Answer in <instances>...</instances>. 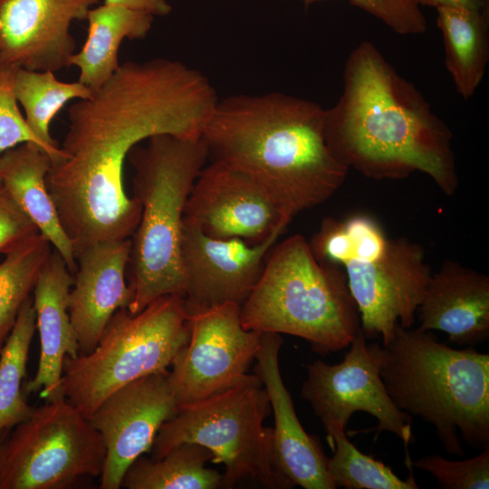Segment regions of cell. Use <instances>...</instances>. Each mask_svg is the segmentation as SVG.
Segmentation results:
<instances>
[{"instance_id":"obj_3","label":"cell","mask_w":489,"mask_h":489,"mask_svg":"<svg viewBox=\"0 0 489 489\" xmlns=\"http://www.w3.org/2000/svg\"><path fill=\"white\" fill-rule=\"evenodd\" d=\"M325 109L274 91L217 101L201 135L208 160L255 180L289 222L331 198L349 168L331 151Z\"/></svg>"},{"instance_id":"obj_14","label":"cell","mask_w":489,"mask_h":489,"mask_svg":"<svg viewBox=\"0 0 489 489\" xmlns=\"http://www.w3.org/2000/svg\"><path fill=\"white\" fill-rule=\"evenodd\" d=\"M177 408L168 369L120 387L99 405L88 419L106 448L101 489L121 487L127 469L151 449L159 427Z\"/></svg>"},{"instance_id":"obj_36","label":"cell","mask_w":489,"mask_h":489,"mask_svg":"<svg viewBox=\"0 0 489 489\" xmlns=\"http://www.w3.org/2000/svg\"><path fill=\"white\" fill-rule=\"evenodd\" d=\"M2 187L1 181H0V187Z\"/></svg>"},{"instance_id":"obj_15","label":"cell","mask_w":489,"mask_h":489,"mask_svg":"<svg viewBox=\"0 0 489 489\" xmlns=\"http://www.w3.org/2000/svg\"><path fill=\"white\" fill-rule=\"evenodd\" d=\"M282 234L276 232L260 244H250L239 238H212L184 225L181 257L187 305H242L258 283L268 253Z\"/></svg>"},{"instance_id":"obj_2","label":"cell","mask_w":489,"mask_h":489,"mask_svg":"<svg viewBox=\"0 0 489 489\" xmlns=\"http://www.w3.org/2000/svg\"><path fill=\"white\" fill-rule=\"evenodd\" d=\"M324 132L335 158L369 178L402 179L418 171L447 196L458 188L449 127L369 41L347 58L342 92L325 110Z\"/></svg>"},{"instance_id":"obj_6","label":"cell","mask_w":489,"mask_h":489,"mask_svg":"<svg viewBox=\"0 0 489 489\" xmlns=\"http://www.w3.org/2000/svg\"><path fill=\"white\" fill-rule=\"evenodd\" d=\"M240 316L246 330L302 338L322 356L348 347L360 330L344 270L319 261L298 234L271 248Z\"/></svg>"},{"instance_id":"obj_4","label":"cell","mask_w":489,"mask_h":489,"mask_svg":"<svg viewBox=\"0 0 489 489\" xmlns=\"http://www.w3.org/2000/svg\"><path fill=\"white\" fill-rule=\"evenodd\" d=\"M380 377L401 411L435 427L445 450L462 456V440L489 446V354L455 349L432 331L396 328L382 344Z\"/></svg>"},{"instance_id":"obj_33","label":"cell","mask_w":489,"mask_h":489,"mask_svg":"<svg viewBox=\"0 0 489 489\" xmlns=\"http://www.w3.org/2000/svg\"><path fill=\"white\" fill-rule=\"evenodd\" d=\"M106 5L125 6L155 15H166L171 11L167 0H104Z\"/></svg>"},{"instance_id":"obj_8","label":"cell","mask_w":489,"mask_h":489,"mask_svg":"<svg viewBox=\"0 0 489 489\" xmlns=\"http://www.w3.org/2000/svg\"><path fill=\"white\" fill-rule=\"evenodd\" d=\"M190 334L185 297L161 296L140 312L118 310L89 353L65 357L64 398L89 418L120 387L167 370Z\"/></svg>"},{"instance_id":"obj_29","label":"cell","mask_w":489,"mask_h":489,"mask_svg":"<svg viewBox=\"0 0 489 489\" xmlns=\"http://www.w3.org/2000/svg\"><path fill=\"white\" fill-rule=\"evenodd\" d=\"M411 465L432 475L443 489L489 488V446L464 460L431 455L412 460Z\"/></svg>"},{"instance_id":"obj_21","label":"cell","mask_w":489,"mask_h":489,"mask_svg":"<svg viewBox=\"0 0 489 489\" xmlns=\"http://www.w3.org/2000/svg\"><path fill=\"white\" fill-rule=\"evenodd\" d=\"M52 158L40 146L25 142L0 153L3 188L51 243L73 274L77 269L74 250L61 224L49 192L46 177Z\"/></svg>"},{"instance_id":"obj_1","label":"cell","mask_w":489,"mask_h":489,"mask_svg":"<svg viewBox=\"0 0 489 489\" xmlns=\"http://www.w3.org/2000/svg\"><path fill=\"white\" fill-rule=\"evenodd\" d=\"M217 101L201 72L156 58L125 62L91 97L70 106L64 157L52 163L46 183L75 256L136 230L141 206L123 177L129 151L158 134L201 138Z\"/></svg>"},{"instance_id":"obj_34","label":"cell","mask_w":489,"mask_h":489,"mask_svg":"<svg viewBox=\"0 0 489 489\" xmlns=\"http://www.w3.org/2000/svg\"><path fill=\"white\" fill-rule=\"evenodd\" d=\"M421 6L454 7L489 13V0H418Z\"/></svg>"},{"instance_id":"obj_19","label":"cell","mask_w":489,"mask_h":489,"mask_svg":"<svg viewBox=\"0 0 489 489\" xmlns=\"http://www.w3.org/2000/svg\"><path fill=\"white\" fill-rule=\"evenodd\" d=\"M416 317L418 329L441 331L458 346L484 342L489 337V277L445 260L432 273Z\"/></svg>"},{"instance_id":"obj_25","label":"cell","mask_w":489,"mask_h":489,"mask_svg":"<svg viewBox=\"0 0 489 489\" xmlns=\"http://www.w3.org/2000/svg\"><path fill=\"white\" fill-rule=\"evenodd\" d=\"M17 101L25 111V121L33 133L48 149L52 163L64 155L50 133V123L71 100L91 97L92 91L82 82L59 81L52 71H32L18 68L14 76Z\"/></svg>"},{"instance_id":"obj_35","label":"cell","mask_w":489,"mask_h":489,"mask_svg":"<svg viewBox=\"0 0 489 489\" xmlns=\"http://www.w3.org/2000/svg\"><path fill=\"white\" fill-rule=\"evenodd\" d=\"M10 432L11 431H5L0 434V477H1V473L3 469L6 440L8 438Z\"/></svg>"},{"instance_id":"obj_22","label":"cell","mask_w":489,"mask_h":489,"mask_svg":"<svg viewBox=\"0 0 489 489\" xmlns=\"http://www.w3.org/2000/svg\"><path fill=\"white\" fill-rule=\"evenodd\" d=\"M87 39L69 59L80 70L79 82L98 90L120 67L118 52L124 39H143L154 16L121 5L103 4L89 11Z\"/></svg>"},{"instance_id":"obj_20","label":"cell","mask_w":489,"mask_h":489,"mask_svg":"<svg viewBox=\"0 0 489 489\" xmlns=\"http://www.w3.org/2000/svg\"><path fill=\"white\" fill-rule=\"evenodd\" d=\"M73 283L62 255L54 249L42 269L33 292L40 358L34 377L23 386L26 394L37 393L46 401L63 398L62 365L65 357L80 353L68 312V296Z\"/></svg>"},{"instance_id":"obj_9","label":"cell","mask_w":489,"mask_h":489,"mask_svg":"<svg viewBox=\"0 0 489 489\" xmlns=\"http://www.w3.org/2000/svg\"><path fill=\"white\" fill-rule=\"evenodd\" d=\"M106 448L100 432L63 398L46 401L6 440L0 489H62L101 476Z\"/></svg>"},{"instance_id":"obj_16","label":"cell","mask_w":489,"mask_h":489,"mask_svg":"<svg viewBox=\"0 0 489 489\" xmlns=\"http://www.w3.org/2000/svg\"><path fill=\"white\" fill-rule=\"evenodd\" d=\"M100 0H0V61L26 70L69 66L75 41L70 27L87 19Z\"/></svg>"},{"instance_id":"obj_11","label":"cell","mask_w":489,"mask_h":489,"mask_svg":"<svg viewBox=\"0 0 489 489\" xmlns=\"http://www.w3.org/2000/svg\"><path fill=\"white\" fill-rule=\"evenodd\" d=\"M366 340L360 330L338 364L321 360L307 364L302 397L320 419L328 417L344 429L354 413L371 415L378 420L375 430L396 435L408 453L411 417L395 406L381 379L382 346Z\"/></svg>"},{"instance_id":"obj_26","label":"cell","mask_w":489,"mask_h":489,"mask_svg":"<svg viewBox=\"0 0 489 489\" xmlns=\"http://www.w3.org/2000/svg\"><path fill=\"white\" fill-rule=\"evenodd\" d=\"M52 244L40 232L10 247L0 262V351L33 292Z\"/></svg>"},{"instance_id":"obj_7","label":"cell","mask_w":489,"mask_h":489,"mask_svg":"<svg viewBox=\"0 0 489 489\" xmlns=\"http://www.w3.org/2000/svg\"><path fill=\"white\" fill-rule=\"evenodd\" d=\"M270 412L262 381L255 374H245L223 391L178 406L159 427L152 458L178 444L196 443L211 451L213 463L224 465L221 487L233 488L250 478L266 488H293L275 463L273 428L264 426Z\"/></svg>"},{"instance_id":"obj_12","label":"cell","mask_w":489,"mask_h":489,"mask_svg":"<svg viewBox=\"0 0 489 489\" xmlns=\"http://www.w3.org/2000/svg\"><path fill=\"white\" fill-rule=\"evenodd\" d=\"M366 339L387 344L396 328H412L432 275L421 244L408 238L388 239L384 254L371 261L343 265Z\"/></svg>"},{"instance_id":"obj_5","label":"cell","mask_w":489,"mask_h":489,"mask_svg":"<svg viewBox=\"0 0 489 489\" xmlns=\"http://www.w3.org/2000/svg\"><path fill=\"white\" fill-rule=\"evenodd\" d=\"M135 146L128 158L132 197L141 206L132 234L127 272L136 313L168 294L185 297L181 246L184 210L192 186L208 160L201 138L158 134Z\"/></svg>"},{"instance_id":"obj_32","label":"cell","mask_w":489,"mask_h":489,"mask_svg":"<svg viewBox=\"0 0 489 489\" xmlns=\"http://www.w3.org/2000/svg\"><path fill=\"white\" fill-rule=\"evenodd\" d=\"M28 216L0 187V253L4 254L19 241L38 233Z\"/></svg>"},{"instance_id":"obj_17","label":"cell","mask_w":489,"mask_h":489,"mask_svg":"<svg viewBox=\"0 0 489 489\" xmlns=\"http://www.w3.org/2000/svg\"><path fill=\"white\" fill-rule=\"evenodd\" d=\"M130 238L91 244L76 255L68 312L80 353L91 352L112 315L128 308L133 292L126 282Z\"/></svg>"},{"instance_id":"obj_13","label":"cell","mask_w":489,"mask_h":489,"mask_svg":"<svg viewBox=\"0 0 489 489\" xmlns=\"http://www.w3.org/2000/svg\"><path fill=\"white\" fill-rule=\"evenodd\" d=\"M289 224L255 180L216 161L202 168L184 210V225L212 238H239L250 244L283 232Z\"/></svg>"},{"instance_id":"obj_27","label":"cell","mask_w":489,"mask_h":489,"mask_svg":"<svg viewBox=\"0 0 489 489\" xmlns=\"http://www.w3.org/2000/svg\"><path fill=\"white\" fill-rule=\"evenodd\" d=\"M36 330L33 295L22 306L15 324L0 351V434L11 431L33 413L24 396L30 346Z\"/></svg>"},{"instance_id":"obj_24","label":"cell","mask_w":489,"mask_h":489,"mask_svg":"<svg viewBox=\"0 0 489 489\" xmlns=\"http://www.w3.org/2000/svg\"><path fill=\"white\" fill-rule=\"evenodd\" d=\"M211 451L196 443H181L160 458L138 457L127 469L121 486L128 489H216L222 474L206 467Z\"/></svg>"},{"instance_id":"obj_18","label":"cell","mask_w":489,"mask_h":489,"mask_svg":"<svg viewBox=\"0 0 489 489\" xmlns=\"http://www.w3.org/2000/svg\"><path fill=\"white\" fill-rule=\"evenodd\" d=\"M281 334L262 332L255 355L254 374L262 381L273 412V449L275 463L295 486L304 489H335L328 459L320 441L306 433L286 388L279 366Z\"/></svg>"},{"instance_id":"obj_28","label":"cell","mask_w":489,"mask_h":489,"mask_svg":"<svg viewBox=\"0 0 489 489\" xmlns=\"http://www.w3.org/2000/svg\"><path fill=\"white\" fill-rule=\"evenodd\" d=\"M333 455L328 459L330 475L337 487L346 489H417L411 463L404 480L384 463L360 452L348 438L345 429L331 419H321Z\"/></svg>"},{"instance_id":"obj_30","label":"cell","mask_w":489,"mask_h":489,"mask_svg":"<svg viewBox=\"0 0 489 489\" xmlns=\"http://www.w3.org/2000/svg\"><path fill=\"white\" fill-rule=\"evenodd\" d=\"M18 67L0 61V153L25 142L43 149L46 146L29 129L22 115L14 92V76Z\"/></svg>"},{"instance_id":"obj_10","label":"cell","mask_w":489,"mask_h":489,"mask_svg":"<svg viewBox=\"0 0 489 489\" xmlns=\"http://www.w3.org/2000/svg\"><path fill=\"white\" fill-rule=\"evenodd\" d=\"M187 307L189 338L169 371L177 407L210 397L240 380L255 360L262 336L243 327L237 303Z\"/></svg>"},{"instance_id":"obj_23","label":"cell","mask_w":489,"mask_h":489,"mask_svg":"<svg viewBox=\"0 0 489 489\" xmlns=\"http://www.w3.org/2000/svg\"><path fill=\"white\" fill-rule=\"evenodd\" d=\"M436 10L446 67L458 94L468 100L480 85L489 60L488 13L454 7Z\"/></svg>"},{"instance_id":"obj_31","label":"cell","mask_w":489,"mask_h":489,"mask_svg":"<svg viewBox=\"0 0 489 489\" xmlns=\"http://www.w3.org/2000/svg\"><path fill=\"white\" fill-rule=\"evenodd\" d=\"M321 0H302L305 5ZM350 4L379 20L401 35L426 32L427 23L418 0H350Z\"/></svg>"}]
</instances>
